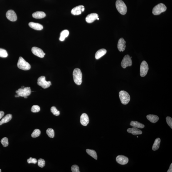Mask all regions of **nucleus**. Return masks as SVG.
<instances>
[{"label": "nucleus", "mask_w": 172, "mask_h": 172, "mask_svg": "<svg viewBox=\"0 0 172 172\" xmlns=\"http://www.w3.org/2000/svg\"><path fill=\"white\" fill-rule=\"evenodd\" d=\"M126 42L123 38H121L119 40L118 42L117 47L120 52L125 51L126 48Z\"/></svg>", "instance_id": "dca6fc26"}, {"label": "nucleus", "mask_w": 172, "mask_h": 172, "mask_svg": "<svg viewBox=\"0 0 172 172\" xmlns=\"http://www.w3.org/2000/svg\"><path fill=\"white\" fill-rule=\"evenodd\" d=\"M97 20H99V18H98L97 19Z\"/></svg>", "instance_id": "79ce46f5"}, {"label": "nucleus", "mask_w": 172, "mask_h": 172, "mask_svg": "<svg viewBox=\"0 0 172 172\" xmlns=\"http://www.w3.org/2000/svg\"><path fill=\"white\" fill-rule=\"evenodd\" d=\"M167 9V7L163 3H160L155 6L153 8L152 13L154 15H158L165 12Z\"/></svg>", "instance_id": "39448f33"}, {"label": "nucleus", "mask_w": 172, "mask_h": 172, "mask_svg": "<svg viewBox=\"0 0 172 172\" xmlns=\"http://www.w3.org/2000/svg\"><path fill=\"white\" fill-rule=\"evenodd\" d=\"M160 143L161 139L160 138H158L155 139L153 145L152 150L154 151H155L159 149L160 147Z\"/></svg>", "instance_id": "b1692460"}, {"label": "nucleus", "mask_w": 172, "mask_h": 172, "mask_svg": "<svg viewBox=\"0 0 172 172\" xmlns=\"http://www.w3.org/2000/svg\"><path fill=\"white\" fill-rule=\"evenodd\" d=\"M130 125L134 127L139 128V129H143L145 127L144 124L141 123L139 122L135 121H133L131 122Z\"/></svg>", "instance_id": "5701e85b"}, {"label": "nucleus", "mask_w": 172, "mask_h": 172, "mask_svg": "<svg viewBox=\"0 0 172 172\" xmlns=\"http://www.w3.org/2000/svg\"><path fill=\"white\" fill-rule=\"evenodd\" d=\"M127 131L129 133H131L133 135H141L142 134V132L141 130H139L137 128L134 127L132 128H129Z\"/></svg>", "instance_id": "f3484780"}, {"label": "nucleus", "mask_w": 172, "mask_h": 172, "mask_svg": "<svg viewBox=\"0 0 172 172\" xmlns=\"http://www.w3.org/2000/svg\"><path fill=\"white\" fill-rule=\"evenodd\" d=\"M106 50L105 49H102L99 50L95 54V58L96 59H99L102 56H104V55H105L106 54Z\"/></svg>", "instance_id": "6ab92c4d"}, {"label": "nucleus", "mask_w": 172, "mask_h": 172, "mask_svg": "<svg viewBox=\"0 0 172 172\" xmlns=\"http://www.w3.org/2000/svg\"><path fill=\"white\" fill-rule=\"evenodd\" d=\"M40 106L38 105H34L31 108V111L33 113H37L40 111Z\"/></svg>", "instance_id": "2f4dec72"}, {"label": "nucleus", "mask_w": 172, "mask_h": 172, "mask_svg": "<svg viewBox=\"0 0 172 172\" xmlns=\"http://www.w3.org/2000/svg\"><path fill=\"white\" fill-rule=\"evenodd\" d=\"M71 170L72 172H80L79 168L77 165H74L72 166L71 168Z\"/></svg>", "instance_id": "f704fd0d"}, {"label": "nucleus", "mask_w": 172, "mask_h": 172, "mask_svg": "<svg viewBox=\"0 0 172 172\" xmlns=\"http://www.w3.org/2000/svg\"><path fill=\"white\" fill-rule=\"evenodd\" d=\"M80 123L84 126H86L89 123V120L88 116L87 114H83L80 117Z\"/></svg>", "instance_id": "2eb2a0df"}, {"label": "nucleus", "mask_w": 172, "mask_h": 172, "mask_svg": "<svg viewBox=\"0 0 172 172\" xmlns=\"http://www.w3.org/2000/svg\"><path fill=\"white\" fill-rule=\"evenodd\" d=\"M99 16L97 14L92 13L88 15L86 18V21L87 23H92L98 18Z\"/></svg>", "instance_id": "4468645a"}, {"label": "nucleus", "mask_w": 172, "mask_h": 172, "mask_svg": "<svg viewBox=\"0 0 172 172\" xmlns=\"http://www.w3.org/2000/svg\"><path fill=\"white\" fill-rule=\"evenodd\" d=\"M167 172H172V164H171L170 166L169 169L168 170Z\"/></svg>", "instance_id": "4c0bfd02"}, {"label": "nucleus", "mask_w": 172, "mask_h": 172, "mask_svg": "<svg viewBox=\"0 0 172 172\" xmlns=\"http://www.w3.org/2000/svg\"><path fill=\"white\" fill-rule=\"evenodd\" d=\"M132 58V57H130V58H131V59Z\"/></svg>", "instance_id": "c03bdc74"}, {"label": "nucleus", "mask_w": 172, "mask_h": 172, "mask_svg": "<svg viewBox=\"0 0 172 172\" xmlns=\"http://www.w3.org/2000/svg\"><path fill=\"white\" fill-rule=\"evenodd\" d=\"M31 91L30 87H25L24 88H20L16 91V93L20 97H24L25 96H29L31 93Z\"/></svg>", "instance_id": "0eeeda50"}, {"label": "nucleus", "mask_w": 172, "mask_h": 172, "mask_svg": "<svg viewBox=\"0 0 172 172\" xmlns=\"http://www.w3.org/2000/svg\"><path fill=\"white\" fill-rule=\"evenodd\" d=\"M46 16V14L44 12L41 11H37L34 12L32 14L34 18L37 19H41L44 18Z\"/></svg>", "instance_id": "aec40b11"}, {"label": "nucleus", "mask_w": 172, "mask_h": 172, "mask_svg": "<svg viewBox=\"0 0 172 172\" xmlns=\"http://www.w3.org/2000/svg\"><path fill=\"white\" fill-rule=\"evenodd\" d=\"M12 118V115L11 114H7L3 118L2 120L0 121V125L9 122Z\"/></svg>", "instance_id": "4be33fe9"}, {"label": "nucleus", "mask_w": 172, "mask_h": 172, "mask_svg": "<svg viewBox=\"0 0 172 172\" xmlns=\"http://www.w3.org/2000/svg\"><path fill=\"white\" fill-rule=\"evenodd\" d=\"M25 88V87H24V86H21V88L23 89V88Z\"/></svg>", "instance_id": "ea45409f"}, {"label": "nucleus", "mask_w": 172, "mask_h": 172, "mask_svg": "<svg viewBox=\"0 0 172 172\" xmlns=\"http://www.w3.org/2000/svg\"><path fill=\"white\" fill-rule=\"evenodd\" d=\"M46 133L50 137L53 138L55 136V132L53 129L49 128L46 131Z\"/></svg>", "instance_id": "bb28decb"}, {"label": "nucleus", "mask_w": 172, "mask_h": 172, "mask_svg": "<svg viewBox=\"0 0 172 172\" xmlns=\"http://www.w3.org/2000/svg\"><path fill=\"white\" fill-rule=\"evenodd\" d=\"M27 162L28 164L33 163V164H36L37 163V161L36 159L30 158L29 159H27Z\"/></svg>", "instance_id": "c9c22d12"}, {"label": "nucleus", "mask_w": 172, "mask_h": 172, "mask_svg": "<svg viewBox=\"0 0 172 172\" xmlns=\"http://www.w3.org/2000/svg\"><path fill=\"white\" fill-rule=\"evenodd\" d=\"M29 26L31 28L37 30H41L43 28V27L41 24L34 22H30L29 23Z\"/></svg>", "instance_id": "a211bd4d"}, {"label": "nucleus", "mask_w": 172, "mask_h": 172, "mask_svg": "<svg viewBox=\"0 0 172 172\" xmlns=\"http://www.w3.org/2000/svg\"><path fill=\"white\" fill-rule=\"evenodd\" d=\"M166 121L168 125L169 126L170 128L172 129V119L170 117H167L166 118Z\"/></svg>", "instance_id": "72a5a7b5"}, {"label": "nucleus", "mask_w": 172, "mask_h": 172, "mask_svg": "<svg viewBox=\"0 0 172 172\" xmlns=\"http://www.w3.org/2000/svg\"><path fill=\"white\" fill-rule=\"evenodd\" d=\"M6 17L8 19L12 21H15L17 20V16L15 12L12 10H9L6 13Z\"/></svg>", "instance_id": "9b49d317"}, {"label": "nucleus", "mask_w": 172, "mask_h": 172, "mask_svg": "<svg viewBox=\"0 0 172 172\" xmlns=\"http://www.w3.org/2000/svg\"><path fill=\"white\" fill-rule=\"evenodd\" d=\"M15 97H20L19 96V95H18L17 94V95H15Z\"/></svg>", "instance_id": "58836bf2"}, {"label": "nucleus", "mask_w": 172, "mask_h": 172, "mask_svg": "<svg viewBox=\"0 0 172 172\" xmlns=\"http://www.w3.org/2000/svg\"><path fill=\"white\" fill-rule=\"evenodd\" d=\"M149 66L146 61H144L142 62L140 66V75L142 77L146 76L149 70Z\"/></svg>", "instance_id": "1a4fd4ad"}, {"label": "nucleus", "mask_w": 172, "mask_h": 172, "mask_svg": "<svg viewBox=\"0 0 172 172\" xmlns=\"http://www.w3.org/2000/svg\"><path fill=\"white\" fill-rule=\"evenodd\" d=\"M38 165L40 167H43L45 165V161L43 159H39L38 161Z\"/></svg>", "instance_id": "473e14b6"}, {"label": "nucleus", "mask_w": 172, "mask_h": 172, "mask_svg": "<svg viewBox=\"0 0 172 172\" xmlns=\"http://www.w3.org/2000/svg\"><path fill=\"white\" fill-rule=\"evenodd\" d=\"M32 52L35 56H38L40 58H43L44 57L45 54L41 49L37 47H33L32 49Z\"/></svg>", "instance_id": "9d476101"}, {"label": "nucleus", "mask_w": 172, "mask_h": 172, "mask_svg": "<svg viewBox=\"0 0 172 172\" xmlns=\"http://www.w3.org/2000/svg\"><path fill=\"white\" fill-rule=\"evenodd\" d=\"M148 120L151 122L155 123L159 120V117L156 115H148L147 116Z\"/></svg>", "instance_id": "412c9836"}, {"label": "nucleus", "mask_w": 172, "mask_h": 172, "mask_svg": "<svg viewBox=\"0 0 172 172\" xmlns=\"http://www.w3.org/2000/svg\"><path fill=\"white\" fill-rule=\"evenodd\" d=\"M69 32L67 30H65L62 31L60 34V36L59 40L60 41H63L65 40V38L68 36Z\"/></svg>", "instance_id": "393cba45"}, {"label": "nucleus", "mask_w": 172, "mask_h": 172, "mask_svg": "<svg viewBox=\"0 0 172 172\" xmlns=\"http://www.w3.org/2000/svg\"><path fill=\"white\" fill-rule=\"evenodd\" d=\"M116 7L117 10L121 14L126 13L127 8L126 5L122 0H117L116 2Z\"/></svg>", "instance_id": "f03ea898"}, {"label": "nucleus", "mask_w": 172, "mask_h": 172, "mask_svg": "<svg viewBox=\"0 0 172 172\" xmlns=\"http://www.w3.org/2000/svg\"><path fill=\"white\" fill-rule=\"evenodd\" d=\"M24 98H25V99L27 98V96H25V97H24Z\"/></svg>", "instance_id": "a19ab883"}, {"label": "nucleus", "mask_w": 172, "mask_h": 172, "mask_svg": "<svg viewBox=\"0 0 172 172\" xmlns=\"http://www.w3.org/2000/svg\"><path fill=\"white\" fill-rule=\"evenodd\" d=\"M41 131L39 129H36L34 130L33 132L31 134V136L33 138H35L38 137L41 134Z\"/></svg>", "instance_id": "cd10ccee"}, {"label": "nucleus", "mask_w": 172, "mask_h": 172, "mask_svg": "<svg viewBox=\"0 0 172 172\" xmlns=\"http://www.w3.org/2000/svg\"><path fill=\"white\" fill-rule=\"evenodd\" d=\"M51 111L55 116H58L60 115V112L58 111L55 106H52L51 107Z\"/></svg>", "instance_id": "c756f323"}, {"label": "nucleus", "mask_w": 172, "mask_h": 172, "mask_svg": "<svg viewBox=\"0 0 172 172\" xmlns=\"http://www.w3.org/2000/svg\"><path fill=\"white\" fill-rule=\"evenodd\" d=\"M8 56V54L6 50L0 48V57L5 58Z\"/></svg>", "instance_id": "c85d7f7f"}, {"label": "nucleus", "mask_w": 172, "mask_h": 172, "mask_svg": "<svg viewBox=\"0 0 172 172\" xmlns=\"http://www.w3.org/2000/svg\"><path fill=\"white\" fill-rule=\"evenodd\" d=\"M17 66L20 69L27 71L31 68V66L28 62H27L22 57L19 58Z\"/></svg>", "instance_id": "7ed1b4c3"}, {"label": "nucleus", "mask_w": 172, "mask_h": 172, "mask_svg": "<svg viewBox=\"0 0 172 172\" xmlns=\"http://www.w3.org/2000/svg\"><path fill=\"white\" fill-rule=\"evenodd\" d=\"M116 161L118 164L123 165L127 164L129 162V159L124 155H119L117 157Z\"/></svg>", "instance_id": "ddd939ff"}, {"label": "nucleus", "mask_w": 172, "mask_h": 172, "mask_svg": "<svg viewBox=\"0 0 172 172\" xmlns=\"http://www.w3.org/2000/svg\"><path fill=\"white\" fill-rule=\"evenodd\" d=\"M132 64V60L130 56L128 55H125L121 62V67L125 69L128 66H131Z\"/></svg>", "instance_id": "6e6552de"}, {"label": "nucleus", "mask_w": 172, "mask_h": 172, "mask_svg": "<svg viewBox=\"0 0 172 172\" xmlns=\"http://www.w3.org/2000/svg\"><path fill=\"white\" fill-rule=\"evenodd\" d=\"M85 7L83 6L80 5L73 8L71 10V13L75 15H77L81 14L82 12L85 10Z\"/></svg>", "instance_id": "f8f14e48"}, {"label": "nucleus", "mask_w": 172, "mask_h": 172, "mask_svg": "<svg viewBox=\"0 0 172 172\" xmlns=\"http://www.w3.org/2000/svg\"><path fill=\"white\" fill-rule=\"evenodd\" d=\"M4 115V113L3 111H0V119L3 117Z\"/></svg>", "instance_id": "e433bc0d"}, {"label": "nucleus", "mask_w": 172, "mask_h": 172, "mask_svg": "<svg viewBox=\"0 0 172 172\" xmlns=\"http://www.w3.org/2000/svg\"><path fill=\"white\" fill-rule=\"evenodd\" d=\"M73 75L75 84L78 85H81L82 82V74L80 69H75L73 73Z\"/></svg>", "instance_id": "f257e3e1"}, {"label": "nucleus", "mask_w": 172, "mask_h": 172, "mask_svg": "<svg viewBox=\"0 0 172 172\" xmlns=\"http://www.w3.org/2000/svg\"><path fill=\"white\" fill-rule=\"evenodd\" d=\"M119 97L122 104L127 105L129 103L130 100V97L129 94L127 91H121L119 92Z\"/></svg>", "instance_id": "20e7f679"}, {"label": "nucleus", "mask_w": 172, "mask_h": 172, "mask_svg": "<svg viewBox=\"0 0 172 172\" xmlns=\"http://www.w3.org/2000/svg\"><path fill=\"white\" fill-rule=\"evenodd\" d=\"M1 143L3 147H7L9 144L8 138L7 137L3 138L1 140Z\"/></svg>", "instance_id": "7c9ffc66"}, {"label": "nucleus", "mask_w": 172, "mask_h": 172, "mask_svg": "<svg viewBox=\"0 0 172 172\" xmlns=\"http://www.w3.org/2000/svg\"><path fill=\"white\" fill-rule=\"evenodd\" d=\"M2 172V170H1V169H0V172Z\"/></svg>", "instance_id": "37998d69"}, {"label": "nucleus", "mask_w": 172, "mask_h": 172, "mask_svg": "<svg viewBox=\"0 0 172 172\" xmlns=\"http://www.w3.org/2000/svg\"><path fill=\"white\" fill-rule=\"evenodd\" d=\"M86 152L88 155L92 157L93 158L96 160H97V153L95 150L90 149H87L86 150Z\"/></svg>", "instance_id": "a878e982"}, {"label": "nucleus", "mask_w": 172, "mask_h": 172, "mask_svg": "<svg viewBox=\"0 0 172 172\" xmlns=\"http://www.w3.org/2000/svg\"><path fill=\"white\" fill-rule=\"evenodd\" d=\"M37 83L38 85L43 89L48 88L51 85V82L46 81L45 77L44 76H41L38 79Z\"/></svg>", "instance_id": "423d86ee"}]
</instances>
